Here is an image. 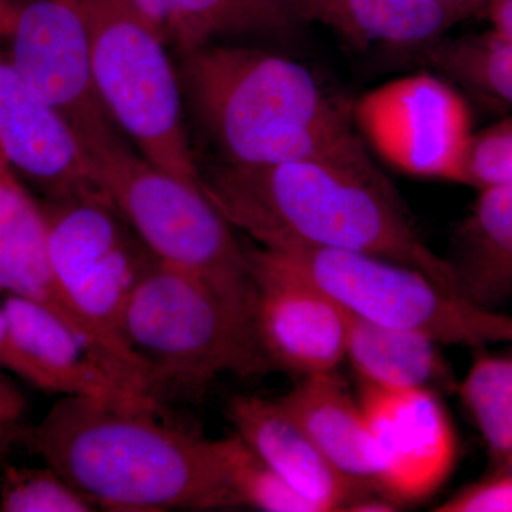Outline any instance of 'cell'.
<instances>
[{
	"label": "cell",
	"instance_id": "5bb4252c",
	"mask_svg": "<svg viewBox=\"0 0 512 512\" xmlns=\"http://www.w3.org/2000/svg\"><path fill=\"white\" fill-rule=\"evenodd\" d=\"M2 306L13 340L42 377L45 392L158 410L154 397L120 379L86 339L46 306L12 293H6Z\"/></svg>",
	"mask_w": 512,
	"mask_h": 512
},
{
	"label": "cell",
	"instance_id": "277c9868",
	"mask_svg": "<svg viewBox=\"0 0 512 512\" xmlns=\"http://www.w3.org/2000/svg\"><path fill=\"white\" fill-rule=\"evenodd\" d=\"M123 335L160 386L202 389L224 375L275 372L255 316L200 276L154 262L128 298Z\"/></svg>",
	"mask_w": 512,
	"mask_h": 512
},
{
	"label": "cell",
	"instance_id": "2e32d148",
	"mask_svg": "<svg viewBox=\"0 0 512 512\" xmlns=\"http://www.w3.org/2000/svg\"><path fill=\"white\" fill-rule=\"evenodd\" d=\"M0 292L46 306L87 340L103 359L89 330L72 311L50 264L47 222L42 202L0 153ZM111 369V366H109ZM113 370V369H111Z\"/></svg>",
	"mask_w": 512,
	"mask_h": 512
},
{
	"label": "cell",
	"instance_id": "484cf974",
	"mask_svg": "<svg viewBox=\"0 0 512 512\" xmlns=\"http://www.w3.org/2000/svg\"><path fill=\"white\" fill-rule=\"evenodd\" d=\"M512 183V119L474 133L464 185L483 190Z\"/></svg>",
	"mask_w": 512,
	"mask_h": 512
},
{
	"label": "cell",
	"instance_id": "4dcf8cb0",
	"mask_svg": "<svg viewBox=\"0 0 512 512\" xmlns=\"http://www.w3.org/2000/svg\"><path fill=\"white\" fill-rule=\"evenodd\" d=\"M439 2L456 10L458 15L467 19L470 16L477 15V13L484 12L485 6L488 5L490 0H439Z\"/></svg>",
	"mask_w": 512,
	"mask_h": 512
},
{
	"label": "cell",
	"instance_id": "d4e9b609",
	"mask_svg": "<svg viewBox=\"0 0 512 512\" xmlns=\"http://www.w3.org/2000/svg\"><path fill=\"white\" fill-rule=\"evenodd\" d=\"M227 439L238 507L269 512H315L256 456L238 434Z\"/></svg>",
	"mask_w": 512,
	"mask_h": 512
},
{
	"label": "cell",
	"instance_id": "ac0fdd59",
	"mask_svg": "<svg viewBox=\"0 0 512 512\" xmlns=\"http://www.w3.org/2000/svg\"><path fill=\"white\" fill-rule=\"evenodd\" d=\"M178 55L222 37H288L303 25L291 0H134Z\"/></svg>",
	"mask_w": 512,
	"mask_h": 512
},
{
	"label": "cell",
	"instance_id": "5b68a950",
	"mask_svg": "<svg viewBox=\"0 0 512 512\" xmlns=\"http://www.w3.org/2000/svg\"><path fill=\"white\" fill-rule=\"evenodd\" d=\"M89 158L96 183L158 261L200 276L255 316L248 248L201 184L151 163L127 140L101 147Z\"/></svg>",
	"mask_w": 512,
	"mask_h": 512
},
{
	"label": "cell",
	"instance_id": "ba28073f",
	"mask_svg": "<svg viewBox=\"0 0 512 512\" xmlns=\"http://www.w3.org/2000/svg\"><path fill=\"white\" fill-rule=\"evenodd\" d=\"M276 254L369 322L421 333L439 345L512 343V316L473 305L410 266L333 249Z\"/></svg>",
	"mask_w": 512,
	"mask_h": 512
},
{
	"label": "cell",
	"instance_id": "3957f363",
	"mask_svg": "<svg viewBox=\"0 0 512 512\" xmlns=\"http://www.w3.org/2000/svg\"><path fill=\"white\" fill-rule=\"evenodd\" d=\"M180 82L221 163L255 167L325 156L362 138L353 103L271 50L202 47L181 56Z\"/></svg>",
	"mask_w": 512,
	"mask_h": 512
},
{
	"label": "cell",
	"instance_id": "7a4b0ae2",
	"mask_svg": "<svg viewBox=\"0 0 512 512\" xmlns=\"http://www.w3.org/2000/svg\"><path fill=\"white\" fill-rule=\"evenodd\" d=\"M158 410L64 396L16 441L92 501L121 512L239 508L227 437L208 440Z\"/></svg>",
	"mask_w": 512,
	"mask_h": 512
},
{
	"label": "cell",
	"instance_id": "9c48e42d",
	"mask_svg": "<svg viewBox=\"0 0 512 512\" xmlns=\"http://www.w3.org/2000/svg\"><path fill=\"white\" fill-rule=\"evenodd\" d=\"M352 116L366 146L392 167L464 185L473 120L444 77L423 72L384 83L353 101Z\"/></svg>",
	"mask_w": 512,
	"mask_h": 512
},
{
	"label": "cell",
	"instance_id": "4fadbf2b",
	"mask_svg": "<svg viewBox=\"0 0 512 512\" xmlns=\"http://www.w3.org/2000/svg\"><path fill=\"white\" fill-rule=\"evenodd\" d=\"M0 153L43 201L104 194L70 124L0 53Z\"/></svg>",
	"mask_w": 512,
	"mask_h": 512
},
{
	"label": "cell",
	"instance_id": "52a82bcc",
	"mask_svg": "<svg viewBox=\"0 0 512 512\" xmlns=\"http://www.w3.org/2000/svg\"><path fill=\"white\" fill-rule=\"evenodd\" d=\"M94 82L111 119L138 153L201 184L188 141L183 87L168 46L134 0H82Z\"/></svg>",
	"mask_w": 512,
	"mask_h": 512
},
{
	"label": "cell",
	"instance_id": "7c38bea8",
	"mask_svg": "<svg viewBox=\"0 0 512 512\" xmlns=\"http://www.w3.org/2000/svg\"><path fill=\"white\" fill-rule=\"evenodd\" d=\"M256 289L255 326L275 370L336 372L346 359L349 313L276 252L248 248Z\"/></svg>",
	"mask_w": 512,
	"mask_h": 512
},
{
	"label": "cell",
	"instance_id": "30bf717a",
	"mask_svg": "<svg viewBox=\"0 0 512 512\" xmlns=\"http://www.w3.org/2000/svg\"><path fill=\"white\" fill-rule=\"evenodd\" d=\"M8 59L46 103L62 114L87 156L124 140L94 82L82 0H25L16 5Z\"/></svg>",
	"mask_w": 512,
	"mask_h": 512
},
{
	"label": "cell",
	"instance_id": "83f0119b",
	"mask_svg": "<svg viewBox=\"0 0 512 512\" xmlns=\"http://www.w3.org/2000/svg\"><path fill=\"white\" fill-rule=\"evenodd\" d=\"M26 412V399L8 377L0 373V458L15 443Z\"/></svg>",
	"mask_w": 512,
	"mask_h": 512
},
{
	"label": "cell",
	"instance_id": "e0dca14e",
	"mask_svg": "<svg viewBox=\"0 0 512 512\" xmlns=\"http://www.w3.org/2000/svg\"><path fill=\"white\" fill-rule=\"evenodd\" d=\"M303 25L318 23L357 49L416 55L464 20L439 0H291Z\"/></svg>",
	"mask_w": 512,
	"mask_h": 512
},
{
	"label": "cell",
	"instance_id": "f546056e",
	"mask_svg": "<svg viewBox=\"0 0 512 512\" xmlns=\"http://www.w3.org/2000/svg\"><path fill=\"white\" fill-rule=\"evenodd\" d=\"M484 12L494 33L512 39V0H490Z\"/></svg>",
	"mask_w": 512,
	"mask_h": 512
},
{
	"label": "cell",
	"instance_id": "cb8c5ba5",
	"mask_svg": "<svg viewBox=\"0 0 512 512\" xmlns=\"http://www.w3.org/2000/svg\"><path fill=\"white\" fill-rule=\"evenodd\" d=\"M0 511L89 512L96 507L52 467L5 466L0 478Z\"/></svg>",
	"mask_w": 512,
	"mask_h": 512
},
{
	"label": "cell",
	"instance_id": "f1b7e54d",
	"mask_svg": "<svg viewBox=\"0 0 512 512\" xmlns=\"http://www.w3.org/2000/svg\"><path fill=\"white\" fill-rule=\"evenodd\" d=\"M0 367H5L6 370L15 373L16 376L32 384L36 389L45 392L42 377L37 373L35 367L30 365L28 359L20 353L15 340H13L2 302H0Z\"/></svg>",
	"mask_w": 512,
	"mask_h": 512
},
{
	"label": "cell",
	"instance_id": "7402d4cb",
	"mask_svg": "<svg viewBox=\"0 0 512 512\" xmlns=\"http://www.w3.org/2000/svg\"><path fill=\"white\" fill-rule=\"evenodd\" d=\"M470 92L512 106V39L493 30L443 39L412 56Z\"/></svg>",
	"mask_w": 512,
	"mask_h": 512
},
{
	"label": "cell",
	"instance_id": "4316f807",
	"mask_svg": "<svg viewBox=\"0 0 512 512\" xmlns=\"http://www.w3.org/2000/svg\"><path fill=\"white\" fill-rule=\"evenodd\" d=\"M437 512H512V473L495 471L444 501Z\"/></svg>",
	"mask_w": 512,
	"mask_h": 512
},
{
	"label": "cell",
	"instance_id": "9a60e30c",
	"mask_svg": "<svg viewBox=\"0 0 512 512\" xmlns=\"http://www.w3.org/2000/svg\"><path fill=\"white\" fill-rule=\"evenodd\" d=\"M227 417L245 444L315 512L348 511L376 488L340 474L279 400L235 396Z\"/></svg>",
	"mask_w": 512,
	"mask_h": 512
},
{
	"label": "cell",
	"instance_id": "8992f818",
	"mask_svg": "<svg viewBox=\"0 0 512 512\" xmlns=\"http://www.w3.org/2000/svg\"><path fill=\"white\" fill-rule=\"evenodd\" d=\"M40 202L50 264L64 298L114 372L156 397L146 365L123 335L128 298L156 256L106 194Z\"/></svg>",
	"mask_w": 512,
	"mask_h": 512
},
{
	"label": "cell",
	"instance_id": "d6986e66",
	"mask_svg": "<svg viewBox=\"0 0 512 512\" xmlns=\"http://www.w3.org/2000/svg\"><path fill=\"white\" fill-rule=\"evenodd\" d=\"M478 191L447 262L458 295L494 311L512 296V183Z\"/></svg>",
	"mask_w": 512,
	"mask_h": 512
},
{
	"label": "cell",
	"instance_id": "44dd1931",
	"mask_svg": "<svg viewBox=\"0 0 512 512\" xmlns=\"http://www.w3.org/2000/svg\"><path fill=\"white\" fill-rule=\"evenodd\" d=\"M349 313V312H348ZM439 343L349 313L346 359L362 384L384 389H453Z\"/></svg>",
	"mask_w": 512,
	"mask_h": 512
},
{
	"label": "cell",
	"instance_id": "1f68e13d",
	"mask_svg": "<svg viewBox=\"0 0 512 512\" xmlns=\"http://www.w3.org/2000/svg\"><path fill=\"white\" fill-rule=\"evenodd\" d=\"M15 0H0V40L8 35L10 25H12L13 16H15Z\"/></svg>",
	"mask_w": 512,
	"mask_h": 512
},
{
	"label": "cell",
	"instance_id": "8fae6325",
	"mask_svg": "<svg viewBox=\"0 0 512 512\" xmlns=\"http://www.w3.org/2000/svg\"><path fill=\"white\" fill-rule=\"evenodd\" d=\"M359 404L377 488L400 505L439 491L456 466L457 439L437 392L363 384Z\"/></svg>",
	"mask_w": 512,
	"mask_h": 512
},
{
	"label": "cell",
	"instance_id": "6da1fadb",
	"mask_svg": "<svg viewBox=\"0 0 512 512\" xmlns=\"http://www.w3.org/2000/svg\"><path fill=\"white\" fill-rule=\"evenodd\" d=\"M201 188L235 231L274 252L333 249L410 266L456 292L447 259L426 244L363 138L325 154L269 165L218 163Z\"/></svg>",
	"mask_w": 512,
	"mask_h": 512
},
{
	"label": "cell",
	"instance_id": "603a6c76",
	"mask_svg": "<svg viewBox=\"0 0 512 512\" xmlns=\"http://www.w3.org/2000/svg\"><path fill=\"white\" fill-rule=\"evenodd\" d=\"M495 471L512 467V359L481 355L457 386Z\"/></svg>",
	"mask_w": 512,
	"mask_h": 512
},
{
	"label": "cell",
	"instance_id": "ffe728a7",
	"mask_svg": "<svg viewBox=\"0 0 512 512\" xmlns=\"http://www.w3.org/2000/svg\"><path fill=\"white\" fill-rule=\"evenodd\" d=\"M278 400L340 474L379 490L365 417L336 372L303 376Z\"/></svg>",
	"mask_w": 512,
	"mask_h": 512
}]
</instances>
